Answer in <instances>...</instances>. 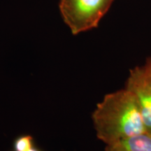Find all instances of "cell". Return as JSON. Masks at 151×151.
Masks as SVG:
<instances>
[{"label": "cell", "mask_w": 151, "mask_h": 151, "mask_svg": "<svg viewBox=\"0 0 151 151\" xmlns=\"http://www.w3.org/2000/svg\"><path fill=\"white\" fill-rule=\"evenodd\" d=\"M97 137L106 145L148 132L134 97L127 89L105 96L92 113Z\"/></svg>", "instance_id": "6da1fadb"}, {"label": "cell", "mask_w": 151, "mask_h": 151, "mask_svg": "<svg viewBox=\"0 0 151 151\" xmlns=\"http://www.w3.org/2000/svg\"><path fill=\"white\" fill-rule=\"evenodd\" d=\"M113 0H60L64 22L73 35L96 28Z\"/></svg>", "instance_id": "7a4b0ae2"}, {"label": "cell", "mask_w": 151, "mask_h": 151, "mask_svg": "<svg viewBox=\"0 0 151 151\" xmlns=\"http://www.w3.org/2000/svg\"><path fill=\"white\" fill-rule=\"evenodd\" d=\"M124 88L134 95L145 127L151 132V57L143 65L130 70Z\"/></svg>", "instance_id": "3957f363"}, {"label": "cell", "mask_w": 151, "mask_h": 151, "mask_svg": "<svg viewBox=\"0 0 151 151\" xmlns=\"http://www.w3.org/2000/svg\"><path fill=\"white\" fill-rule=\"evenodd\" d=\"M105 151H151V132L124 138L106 145Z\"/></svg>", "instance_id": "277c9868"}, {"label": "cell", "mask_w": 151, "mask_h": 151, "mask_svg": "<svg viewBox=\"0 0 151 151\" xmlns=\"http://www.w3.org/2000/svg\"><path fill=\"white\" fill-rule=\"evenodd\" d=\"M35 146L34 138L31 135H22L15 140L14 147L15 151H28Z\"/></svg>", "instance_id": "5b68a950"}, {"label": "cell", "mask_w": 151, "mask_h": 151, "mask_svg": "<svg viewBox=\"0 0 151 151\" xmlns=\"http://www.w3.org/2000/svg\"><path fill=\"white\" fill-rule=\"evenodd\" d=\"M28 151H41V150H39V149L37 148H35V147L34 146L33 148H32L31 149H29V150H28Z\"/></svg>", "instance_id": "8992f818"}]
</instances>
